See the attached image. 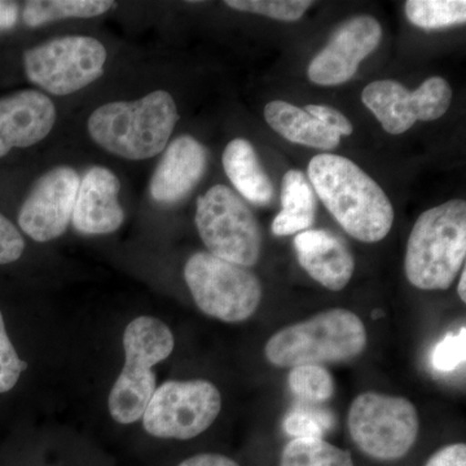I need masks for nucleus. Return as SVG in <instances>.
I'll return each mask as SVG.
<instances>
[{"label": "nucleus", "mask_w": 466, "mask_h": 466, "mask_svg": "<svg viewBox=\"0 0 466 466\" xmlns=\"http://www.w3.org/2000/svg\"><path fill=\"white\" fill-rule=\"evenodd\" d=\"M179 121L177 104L167 91L137 101H115L95 109L87 128L92 140L119 157L142 161L167 148Z\"/></svg>", "instance_id": "nucleus-2"}, {"label": "nucleus", "mask_w": 466, "mask_h": 466, "mask_svg": "<svg viewBox=\"0 0 466 466\" xmlns=\"http://www.w3.org/2000/svg\"><path fill=\"white\" fill-rule=\"evenodd\" d=\"M406 16L410 24L425 30L444 29L464 25V0H410L406 3Z\"/></svg>", "instance_id": "nucleus-23"}, {"label": "nucleus", "mask_w": 466, "mask_h": 466, "mask_svg": "<svg viewBox=\"0 0 466 466\" xmlns=\"http://www.w3.org/2000/svg\"><path fill=\"white\" fill-rule=\"evenodd\" d=\"M350 435L366 455L382 461L406 456L420 431L419 413L401 397L364 392L349 410Z\"/></svg>", "instance_id": "nucleus-8"}, {"label": "nucleus", "mask_w": 466, "mask_h": 466, "mask_svg": "<svg viewBox=\"0 0 466 466\" xmlns=\"http://www.w3.org/2000/svg\"><path fill=\"white\" fill-rule=\"evenodd\" d=\"M466 329L462 327L458 333L446 334L431 351V366L441 373L452 372L465 363Z\"/></svg>", "instance_id": "nucleus-27"}, {"label": "nucleus", "mask_w": 466, "mask_h": 466, "mask_svg": "<svg viewBox=\"0 0 466 466\" xmlns=\"http://www.w3.org/2000/svg\"><path fill=\"white\" fill-rule=\"evenodd\" d=\"M196 227L208 253L233 265H257L262 232L248 205L228 187L217 184L198 198Z\"/></svg>", "instance_id": "nucleus-7"}, {"label": "nucleus", "mask_w": 466, "mask_h": 466, "mask_svg": "<svg viewBox=\"0 0 466 466\" xmlns=\"http://www.w3.org/2000/svg\"><path fill=\"white\" fill-rule=\"evenodd\" d=\"M113 5L106 0H30L24 5L23 20L25 25L36 27L64 18L100 16Z\"/></svg>", "instance_id": "nucleus-21"}, {"label": "nucleus", "mask_w": 466, "mask_h": 466, "mask_svg": "<svg viewBox=\"0 0 466 466\" xmlns=\"http://www.w3.org/2000/svg\"><path fill=\"white\" fill-rule=\"evenodd\" d=\"M367 341L366 327L358 315L332 309L279 330L266 343L265 354L276 367L324 366L358 358Z\"/></svg>", "instance_id": "nucleus-4"}, {"label": "nucleus", "mask_w": 466, "mask_h": 466, "mask_svg": "<svg viewBox=\"0 0 466 466\" xmlns=\"http://www.w3.org/2000/svg\"><path fill=\"white\" fill-rule=\"evenodd\" d=\"M465 281H466V271L465 267L462 268L461 272V279H460V283L458 287V293L460 299H461L462 302H466V288H465Z\"/></svg>", "instance_id": "nucleus-34"}, {"label": "nucleus", "mask_w": 466, "mask_h": 466, "mask_svg": "<svg viewBox=\"0 0 466 466\" xmlns=\"http://www.w3.org/2000/svg\"><path fill=\"white\" fill-rule=\"evenodd\" d=\"M222 410V395L205 380L167 381L156 389L143 415L147 433L165 440H192L208 431Z\"/></svg>", "instance_id": "nucleus-10"}, {"label": "nucleus", "mask_w": 466, "mask_h": 466, "mask_svg": "<svg viewBox=\"0 0 466 466\" xmlns=\"http://www.w3.org/2000/svg\"><path fill=\"white\" fill-rule=\"evenodd\" d=\"M382 29L372 16H357L343 23L309 64V81L319 86L346 84L364 58L379 47Z\"/></svg>", "instance_id": "nucleus-13"}, {"label": "nucleus", "mask_w": 466, "mask_h": 466, "mask_svg": "<svg viewBox=\"0 0 466 466\" xmlns=\"http://www.w3.org/2000/svg\"><path fill=\"white\" fill-rule=\"evenodd\" d=\"M425 466H466L464 443L450 444L437 451Z\"/></svg>", "instance_id": "nucleus-31"}, {"label": "nucleus", "mask_w": 466, "mask_h": 466, "mask_svg": "<svg viewBox=\"0 0 466 466\" xmlns=\"http://www.w3.org/2000/svg\"><path fill=\"white\" fill-rule=\"evenodd\" d=\"M184 279L198 308L226 323L248 320L262 300V285L253 272L208 251H198L187 260Z\"/></svg>", "instance_id": "nucleus-6"}, {"label": "nucleus", "mask_w": 466, "mask_h": 466, "mask_svg": "<svg viewBox=\"0 0 466 466\" xmlns=\"http://www.w3.org/2000/svg\"><path fill=\"white\" fill-rule=\"evenodd\" d=\"M267 124L284 139L321 150L337 148L341 135L321 124L305 109L283 100H274L265 108Z\"/></svg>", "instance_id": "nucleus-19"}, {"label": "nucleus", "mask_w": 466, "mask_h": 466, "mask_svg": "<svg viewBox=\"0 0 466 466\" xmlns=\"http://www.w3.org/2000/svg\"><path fill=\"white\" fill-rule=\"evenodd\" d=\"M81 177L75 168L60 167L42 175L18 213V225L29 238L47 242L66 231Z\"/></svg>", "instance_id": "nucleus-12"}, {"label": "nucleus", "mask_w": 466, "mask_h": 466, "mask_svg": "<svg viewBox=\"0 0 466 466\" xmlns=\"http://www.w3.org/2000/svg\"><path fill=\"white\" fill-rule=\"evenodd\" d=\"M465 258V201L451 200L424 211L408 238V281L422 290L449 289Z\"/></svg>", "instance_id": "nucleus-3"}, {"label": "nucleus", "mask_w": 466, "mask_h": 466, "mask_svg": "<svg viewBox=\"0 0 466 466\" xmlns=\"http://www.w3.org/2000/svg\"><path fill=\"white\" fill-rule=\"evenodd\" d=\"M56 108L35 90L18 91L0 99V158L14 148L41 142L54 128Z\"/></svg>", "instance_id": "nucleus-14"}, {"label": "nucleus", "mask_w": 466, "mask_h": 466, "mask_svg": "<svg viewBox=\"0 0 466 466\" xmlns=\"http://www.w3.org/2000/svg\"><path fill=\"white\" fill-rule=\"evenodd\" d=\"M305 110L309 116H314V118H317L321 124L329 127L330 130L336 131V133H339L341 137L342 135L349 137V135H351L352 131H354L351 122H350L339 110L334 109L332 106H308Z\"/></svg>", "instance_id": "nucleus-30"}, {"label": "nucleus", "mask_w": 466, "mask_h": 466, "mask_svg": "<svg viewBox=\"0 0 466 466\" xmlns=\"http://www.w3.org/2000/svg\"><path fill=\"white\" fill-rule=\"evenodd\" d=\"M26 367L27 364L18 358L16 350L9 339L5 319L0 312V392L12 390Z\"/></svg>", "instance_id": "nucleus-28"}, {"label": "nucleus", "mask_w": 466, "mask_h": 466, "mask_svg": "<svg viewBox=\"0 0 466 466\" xmlns=\"http://www.w3.org/2000/svg\"><path fill=\"white\" fill-rule=\"evenodd\" d=\"M280 466H355L348 451L325 440H291L281 453Z\"/></svg>", "instance_id": "nucleus-22"}, {"label": "nucleus", "mask_w": 466, "mask_h": 466, "mask_svg": "<svg viewBox=\"0 0 466 466\" xmlns=\"http://www.w3.org/2000/svg\"><path fill=\"white\" fill-rule=\"evenodd\" d=\"M18 18V5L14 2L0 0V29L9 30L16 25Z\"/></svg>", "instance_id": "nucleus-33"}, {"label": "nucleus", "mask_w": 466, "mask_h": 466, "mask_svg": "<svg viewBox=\"0 0 466 466\" xmlns=\"http://www.w3.org/2000/svg\"><path fill=\"white\" fill-rule=\"evenodd\" d=\"M226 5L241 12L279 21H299L314 2L308 0H227Z\"/></svg>", "instance_id": "nucleus-26"}, {"label": "nucleus", "mask_w": 466, "mask_h": 466, "mask_svg": "<svg viewBox=\"0 0 466 466\" xmlns=\"http://www.w3.org/2000/svg\"><path fill=\"white\" fill-rule=\"evenodd\" d=\"M25 250V241L11 220L0 214V265L16 262Z\"/></svg>", "instance_id": "nucleus-29"}, {"label": "nucleus", "mask_w": 466, "mask_h": 466, "mask_svg": "<svg viewBox=\"0 0 466 466\" xmlns=\"http://www.w3.org/2000/svg\"><path fill=\"white\" fill-rule=\"evenodd\" d=\"M299 265L314 280L333 291L351 280L355 260L341 238L324 229H308L294 238Z\"/></svg>", "instance_id": "nucleus-17"}, {"label": "nucleus", "mask_w": 466, "mask_h": 466, "mask_svg": "<svg viewBox=\"0 0 466 466\" xmlns=\"http://www.w3.org/2000/svg\"><path fill=\"white\" fill-rule=\"evenodd\" d=\"M106 50L92 36L51 39L24 54V67L34 85L57 96L87 87L104 73Z\"/></svg>", "instance_id": "nucleus-9"}, {"label": "nucleus", "mask_w": 466, "mask_h": 466, "mask_svg": "<svg viewBox=\"0 0 466 466\" xmlns=\"http://www.w3.org/2000/svg\"><path fill=\"white\" fill-rule=\"evenodd\" d=\"M336 417L324 408H317L314 404L297 407L288 413L284 420V429L293 440L302 438H317L324 440L325 434L332 431Z\"/></svg>", "instance_id": "nucleus-25"}, {"label": "nucleus", "mask_w": 466, "mask_h": 466, "mask_svg": "<svg viewBox=\"0 0 466 466\" xmlns=\"http://www.w3.org/2000/svg\"><path fill=\"white\" fill-rule=\"evenodd\" d=\"M207 167V148L189 135L177 137L168 144L150 179V196L158 204H177L200 183Z\"/></svg>", "instance_id": "nucleus-15"}, {"label": "nucleus", "mask_w": 466, "mask_h": 466, "mask_svg": "<svg viewBox=\"0 0 466 466\" xmlns=\"http://www.w3.org/2000/svg\"><path fill=\"white\" fill-rule=\"evenodd\" d=\"M283 210L272 222L276 236L299 235L314 225L317 201L309 177L300 170H289L281 186Z\"/></svg>", "instance_id": "nucleus-20"}, {"label": "nucleus", "mask_w": 466, "mask_h": 466, "mask_svg": "<svg viewBox=\"0 0 466 466\" xmlns=\"http://www.w3.org/2000/svg\"><path fill=\"white\" fill-rule=\"evenodd\" d=\"M179 466H238V464L218 453H201V455L184 460Z\"/></svg>", "instance_id": "nucleus-32"}, {"label": "nucleus", "mask_w": 466, "mask_h": 466, "mask_svg": "<svg viewBox=\"0 0 466 466\" xmlns=\"http://www.w3.org/2000/svg\"><path fill=\"white\" fill-rule=\"evenodd\" d=\"M174 345L170 328L158 319L140 317L127 325L124 334L125 367L108 400L110 415L118 424H134L143 419L157 389L152 368L170 357Z\"/></svg>", "instance_id": "nucleus-5"}, {"label": "nucleus", "mask_w": 466, "mask_h": 466, "mask_svg": "<svg viewBox=\"0 0 466 466\" xmlns=\"http://www.w3.org/2000/svg\"><path fill=\"white\" fill-rule=\"evenodd\" d=\"M291 392L308 404L324 403L333 397L336 382L324 366L294 367L288 376Z\"/></svg>", "instance_id": "nucleus-24"}, {"label": "nucleus", "mask_w": 466, "mask_h": 466, "mask_svg": "<svg viewBox=\"0 0 466 466\" xmlns=\"http://www.w3.org/2000/svg\"><path fill=\"white\" fill-rule=\"evenodd\" d=\"M223 167L233 187L245 200L265 207L274 198V186L247 139H233L223 152Z\"/></svg>", "instance_id": "nucleus-18"}, {"label": "nucleus", "mask_w": 466, "mask_h": 466, "mask_svg": "<svg viewBox=\"0 0 466 466\" xmlns=\"http://www.w3.org/2000/svg\"><path fill=\"white\" fill-rule=\"evenodd\" d=\"M361 101L386 133L400 135L417 121H434L446 115L452 101V90L441 76L426 79L415 91H408L392 79H381L364 88Z\"/></svg>", "instance_id": "nucleus-11"}, {"label": "nucleus", "mask_w": 466, "mask_h": 466, "mask_svg": "<svg viewBox=\"0 0 466 466\" xmlns=\"http://www.w3.org/2000/svg\"><path fill=\"white\" fill-rule=\"evenodd\" d=\"M121 183L106 167H92L85 174L76 193L72 222L82 235H108L116 232L125 220L119 205Z\"/></svg>", "instance_id": "nucleus-16"}, {"label": "nucleus", "mask_w": 466, "mask_h": 466, "mask_svg": "<svg viewBox=\"0 0 466 466\" xmlns=\"http://www.w3.org/2000/svg\"><path fill=\"white\" fill-rule=\"evenodd\" d=\"M308 175L324 207L351 238L379 242L391 231L394 208L381 187L351 159L321 153Z\"/></svg>", "instance_id": "nucleus-1"}]
</instances>
